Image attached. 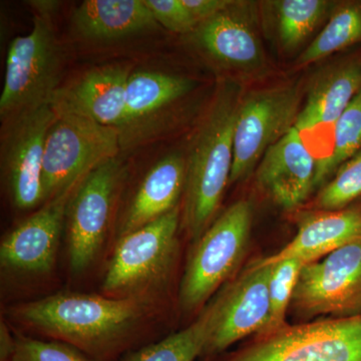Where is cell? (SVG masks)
I'll return each mask as SVG.
<instances>
[{"instance_id":"cell-5","label":"cell","mask_w":361,"mask_h":361,"mask_svg":"<svg viewBox=\"0 0 361 361\" xmlns=\"http://www.w3.org/2000/svg\"><path fill=\"white\" fill-rule=\"evenodd\" d=\"M207 361H361V314L287 324Z\"/></svg>"},{"instance_id":"cell-6","label":"cell","mask_w":361,"mask_h":361,"mask_svg":"<svg viewBox=\"0 0 361 361\" xmlns=\"http://www.w3.org/2000/svg\"><path fill=\"white\" fill-rule=\"evenodd\" d=\"M122 148L118 129L75 115H56L45 141L42 205L75 186Z\"/></svg>"},{"instance_id":"cell-20","label":"cell","mask_w":361,"mask_h":361,"mask_svg":"<svg viewBox=\"0 0 361 361\" xmlns=\"http://www.w3.org/2000/svg\"><path fill=\"white\" fill-rule=\"evenodd\" d=\"M78 35L90 40L125 39L158 26L144 0H87L73 14Z\"/></svg>"},{"instance_id":"cell-30","label":"cell","mask_w":361,"mask_h":361,"mask_svg":"<svg viewBox=\"0 0 361 361\" xmlns=\"http://www.w3.org/2000/svg\"><path fill=\"white\" fill-rule=\"evenodd\" d=\"M198 25L208 20L231 4L232 0H182Z\"/></svg>"},{"instance_id":"cell-24","label":"cell","mask_w":361,"mask_h":361,"mask_svg":"<svg viewBox=\"0 0 361 361\" xmlns=\"http://www.w3.org/2000/svg\"><path fill=\"white\" fill-rule=\"evenodd\" d=\"M361 42V1L336 6L329 23L297 59L304 66Z\"/></svg>"},{"instance_id":"cell-23","label":"cell","mask_w":361,"mask_h":361,"mask_svg":"<svg viewBox=\"0 0 361 361\" xmlns=\"http://www.w3.org/2000/svg\"><path fill=\"white\" fill-rule=\"evenodd\" d=\"M266 4L274 14L278 40L286 51L298 49L336 7L327 0H275Z\"/></svg>"},{"instance_id":"cell-4","label":"cell","mask_w":361,"mask_h":361,"mask_svg":"<svg viewBox=\"0 0 361 361\" xmlns=\"http://www.w3.org/2000/svg\"><path fill=\"white\" fill-rule=\"evenodd\" d=\"M252 218L250 202L237 201L195 243L178 292L180 312L200 314L221 286L234 278L248 248Z\"/></svg>"},{"instance_id":"cell-9","label":"cell","mask_w":361,"mask_h":361,"mask_svg":"<svg viewBox=\"0 0 361 361\" xmlns=\"http://www.w3.org/2000/svg\"><path fill=\"white\" fill-rule=\"evenodd\" d=\"M301 94L294 85L254 90L242 97L234 130V159L229 184L251 174L261 159L294 127Z\"/></svg>"},{"instance_id":"cell-10","label":"cell","mask_w":361,"mask_h":361,"mask_svg":"<svg viewBox=\"0 0 361 361\" xmlns=\"http://www.w3.org/2000/svg\"><path fill=\"white\" fill-rule=\"evenodd\" d=\"M301 323L320 316L361 314V243L308 263L299 273L289 308Z\"/></svg>"},{"instance_id":"cell-29","label":"cell","mask_w":361,"mask_h":361,"mask_svg":"<svg viewBox=\"0 0 361 361\" xmlns=\"http://www.w3.org/2000/svg\"><path fill=\"white\" fill-rule=\"evenodd\" d=\"M158 25L176 33L190 35L198 23L182 0H144Z\"/></svg>"},{"instance_id":"cell-18","label":"cell","mask_w":361,"mask_h":361,"mask_svg":"<svg viewBox=\"0 0 361 361\" xmlns=\"http://www.w3.org/2000/svg\"><path fill=\"white\" fill-rule=\"evenodd\" d=\"M186 180V159L172 154L155 164L142 179L130 201L118 238L149 224L179 207Z\"/></svg>"},{"instance_id":"cell-31","label":"cell","mask_w":361,"mask_h":361,"mask_svg":"<svg viewBox=\"0 0 361 361\" xmlns=\"http://www.w3.org/2000/svg\"><path fill=\"white\" fill-rule=\"evenodd\" d=\"M16 348V336L4 319L0 323V361H11Z\"/></svg>"},{"instance_id":"cell-2","label":"cell","mask_w":361,"mask_h":361,"mask_svg":"<svg viewBox=\"0 0 361 361\" xmlns=\"http://www.w3.org/2000/svg\"><path fill=\"white\" fill-rule=\"evenodd\" d=\"M241 99L238 85L221 84L190 145L180 228L194 243L215 221L230 183L235 123Z\"/></svg>"},{"instance_id":"cell-19","label":"cell","mask_w":361,"mask_h":361,"mask_svg":"<svg viewBox=\"0 0 361 361\" xmlns=\"http://www.w3.org/2000/svg\"><path fill=\"white\" fill-rule=\"evenodd\" d=\"M361 90V61H348L323 71L315 78L295 128L310 132L334 126Z\"/></svg>"},{"instance_id":"cell-7","label":"cell","mask_w":361,"mask_h":361,"mask_svg":"<svg viewBox=\"0 0 361 361\" xmlns=\"http://www.w3.org/2000/svg\"><path fill=\"white\" fill-rule=\"evenodd\" d=\"M61 63L51 18L35 14L32 32L14 39L7 51L6 80L0 97L2 120L51 104L61 87Z\"/></svg>"},{"instance_id":"cell-28","label":"cell","mask_w":361,"mask_h":361,"mask_svg":"<svg viewBox=\"0 0 361 361\" xmlns=\"http://www.w3.org/2000/svg\"><path fill=\"white\" fill-rule=\"evenodd\" d=\"M16 336V353L11 361H97L63 342L42 341L20 334Z\"/></svg>"},{"instance_id":"cell-25","label":"cell","mask_w":361,"mask_h":361,"mask_svg":"<svg viewBox=\"0 0 361 361\" xmlns=\"http://www.w3.org/2000/svg\"><path fill=\"white\" fill-rule=\"evenodd\" d=\"M334 148L316 161L314 187L320 186L361 149V90L334 126Z\"/></svg>"},{"instance_id":"cell-16","label":"cell","mask_w":361,"mask_h":361,"mask_svg":"<svg viewBox=\"0 0 361 361\" xmlns=\"http://www.w3.org/2000/svg\"><path fill=\"white\" fill-rule=\"evenodd\" d=\"M316 161L294 127L261 159L256 175L258 185L278 206L292 210L315 188Z\"/></svg>"},{"instance_id":"cell-27","label":"cell","mask_w":361,"mask_h":361,"mask_svg":"<svg viewBox=\"0 0 361 361\" xmlns=\"http://www.w3.org/2000/svg\"><path fill=\"white\" fill-rule=\"evenodd\" d=\"M361 197V149L337 170L336 177L322 188L315 205L322 211L345 209Z\"/></svg>"},{"instance_id":"cell-14","label":"cell","mask_w":361,"mask_h":361,"mask_svg":"<svg viewBox=\"0 0 361 361\" xmlns=\"http://www.w3.org/2000/svg\"><path fill=\"white\" fill-rule=\"evenodd\" d=\"M254 7L253 2L231 1L197 25L190 33L192 42L224 68L245 73L262 70L266 59Z\"/></svg>"},{"instance_id":"cell-8","label":"cell","mask_w":361,"mask_h":361,"mask_svg":"<svg viewBox=\"0 0 361 361\" xmlns=\"http://www.w3.org/2000/svg\"><path fill=\"white\" fill-rule=\"evenodd\" d=\"M125 177L122 163L111 159L80 180L66 210L68 262L75 274L94 264L104 248Z\"/></svg>"},{"instance_id":"cell-11","label":"cell","mask_w":361,"mask_h":361,"mask_svg":"<svg viewBox=\"0 0 361 361\" xmlns=\"http://www.w3.org/2000/svg\"><path fill=\"white\" fill-rule=\"evenodd\" d=\"M56 115L51 104L23 111L4 120L1 176L14 208L42 205V174L45 141Z\"/></svg>"},{"instance_id":"cell-3","label":"cell","mask_w":361,"mask_h":361,"mask_svg":"<svg viewBox=\"0 0 361 361\" xmlns=\"http://www.w3.org/2000/svg\"><path fill=\"white\" fill-rule=\"evenodd\" d=\"M180 206L118 238L104 272L103 295L161 305L179 254Z\"/></svg>"},{"instance_id":"cell-17","label":"cell","mask_w":361,"mask_h":361,"mask_svg":"<svg viewBox=\"0 0 361 361\" xmlns=\"http://www.w3.org/2000/svg\"><path fill=\"white\" fill-rule=\"evenodd\" d=\"M355 243H361V207L320 210L301 217L295 237L281 250L256 261L261 265H272L297 259L305 265Z\"/></svg>"},{"instance_id":"cell-1","label":"cell","mask_w":361,"mask_h":361,"mask_svg":"<svg viewBox=\"0 0 361 361\" xmlns=\"http://www.w3.org/2000/svg\"><path fill=\"white\" fill-rule=\"evenodd\" d=\"M161 305L104 295L56 293L11 306L7 313L26 330L70 344L97 361L120 360L146 345L147 327Z\"/></svg>"},{"instance_id":"cell-15","label":"cell","mask_w":361,"mask_h":361,"mask_svg":"<svg viewBox=\"0 0 361 361\" xmlns=\"http://www.w3.org/2000/svg\"><path fill=\"white\" fill-rule=\"evenodd\" d=\"M130 71L120 66L87 71L59 87L51 106L56 115H75L120 129L125 116Z\"/></svg>"},{"instance_id":"cell-13","label":"cell","mask_w":361,"mask_h":361,"mask_svg":"<svg viewBox=\"0 0 361 361\" xmlns=\"http://www.w3.org/2000/svg\"><path fill=\"white\" fill-rule=\"evenodd\" d=\"M78 184L47 201L2 239L0 267L4 274L39 276L51 272L66 227L68 203Z\"/></svg>"},{"instance_id":"cell-32","label":"cell","mask_w":361,"mask_h":361,"mask_svg":"<svg viewBox=\"0 0 361 361\" xmlns=\"http://www.w3.org/2000/svg\"><path fill=\"white\" fill-rule=\"evenodd\" d=\"M30 6L35 9V14L51 18L52 14L56 13V9L59 8V2L47 1V0H44H44H42V1H30Z\"/></svg>"},{"instance_id":"cell-26","label":"cell","mask_w":361,"mask_h":361,"mask_svg":"<svg viewBox=\"0 0 361 361\" xmlns=\"http://www.w3.org/2000/svg\"><path fill=\"white\" fill-rule=\"evenodd\" d=\"M303 266L297 259H287L272 264L269 280V319L265 329L258 334H272L288 324L287 311L290 308L292 295Z\"/></svg>"},{"instance_id":"cell-22","label":"cell","mask_w":361,"mask_h":361,"mask_svg":"<svg viewBox=\"0 0 361 361\" xmlns=\"http://www.w3.org/2000/svg\"><path fill=\"white\" fill-rule=\"evenodd\" d=\"M212 310L204 308L186 329L130 351L118 361H195L200 358L210 334Z\"/></svg>"},{"instance_id":"cell-21","label":"cell","mask_w":361,"mask_h":361,"mask_svg":"<svg viewBox=\"0 0 361 361\" xmlns=\"http://www.w3.org/2000/svg\"><path fill=\"white\" fill-rule=\"evenodd\" d=\"M194 80L159 71L130 73L126 96L125 116L118 132L122 137L194 89Z\"/></svg>"},{"instance_id":"cell-12","label":"cell","mask_w":361,"mask_h":361,"mask_svg":"<svg viewBox=\"0 0 361 361\" xmlns=\"http://www.w3.org/2000/svg\"><path fill=\"white\" fill-rule=\"evenodd\" d=\"M271 271L272 265L254 261L209 302L212 319L200 360L207 361L222 355L233 344L265 329L270 314Z\"/></svg>"}]
</instances>
